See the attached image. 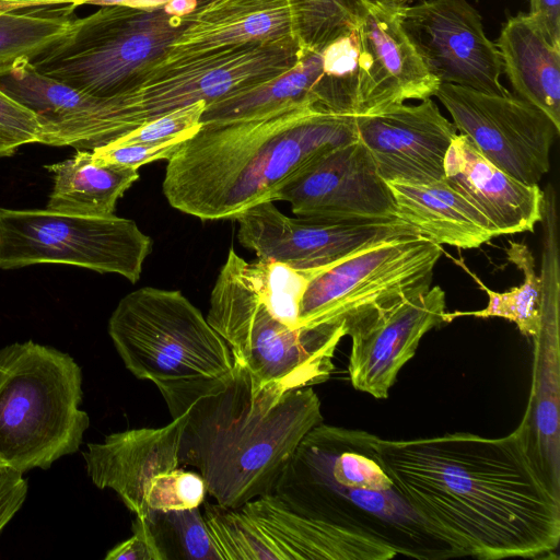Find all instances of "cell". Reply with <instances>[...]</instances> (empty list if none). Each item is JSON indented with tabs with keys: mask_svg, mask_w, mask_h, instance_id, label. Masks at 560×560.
Segmentation results:
<instances>
[{
	"mask_svg": "<svg viewBox=\"0 0 560 560\" xmlns=\"http://www.w3.org/2000/svg\"><path fill=\"white\" fill-rule=\"evenodd\" d=\"M0 464L22 474L78 452L90 425L74 359L32 340L2 348Z\"/></svg>",
	"mask_w": 560,
	"mask_h": 560,
	"instance_id": "5b68a950",
	"label": "cell"
},
{
	"mask_svg": "<svg viewBox=\"0 0 560 560\" xmlns=\"http://www.w3.org/2000/svg\"><path fill=\"white\" fill-rule=\"evenodd\" d=\"M187 140L177 137L159 143L117 144L107 142L92 149L93 159L102 164H119L139 170L140 166L159 161L170 160Z\"/></svg>",
	"mask_w": 560,
	"mask_h": 560,
	"instance_id": "8d00e7d4",
	"label": "cell"
},
{
	"mask_svg": "<svg viewBox=\"0 0 560 560\" xmlns=\"http://www.w3.org/2000/svg\"><path fill=\"white\" fill-rule=\"evenodd\" d=\"M506 255L508 259L523 271L524 283L500 293L487 288L472 275L480 288L488 294L487 306L479 311L445 313V323L459 316L502 317L516 324L518 330L525 336L534 337L538 334L541 326L544 282L536 273L534 257L525 244L515 242H510Z\"/></svg>",
	"mask_w": 560,
	"mask_h": 560,
	"instance_id": "83f0119b",
	"label": "cell"
},
{
	"mask_svg": "<svg viewBox=\"0 0 560 560\" xmlns=\"http://www.w3.org/2000/svg\"><path fill=\"white\" fill-rule=\"evenodd\" d=\"M133 0H73L70 3L72 7L77 8L82 4H93V5H113V4H129Z\"/></svg>",
	"mask_w": 560,
	"mask_h": 560,
	"instance_id": "7bdbcfd3",
	"label": "cell"
},
{
	"mask_svg": "<svg viewBox=\"0 0 560 560\" xmlns=\"http://www.w3.org/2000/svg\"><path fill=\"white\" fill-rule=\"evenodd\" d=\"M397 217L439 245L478 248L498 236L487 218L445 180L386 182Z\"/></svg>",
	"mask_w": 560,
	"mask_h": 560,
	"instance_id": "cb8c5ba5",
	"label": "cell"
},
{
	"mask_svg": "<svg viewBox=\"0 0 560 560\" xmlns=\"http://www.w3.org/2000/svg\"><path fill=\"white\" fill-rule=\"evenodd\" d=\"M45 168L54 182L46 209L78 215L114 214L117 200L139 178L137 168L96 162L91 150H77Z\"/></svg>",
	"mask_w": 560,
	"mask_h": 560,
	"instance_id": "484cf974",
	"label": "cell"
},
{
	"mask_svg": "<svg viewBox=\"0 0 560 560\" xmlns=\"http://www.w3.org/2000/svg\"><path fill=\"white\" fill-rule=\"evenodd\" d=\"M377 440L368 431L320 422L296 446L273 494L295 513L373 538L396 556L464 557L399 493L384 468Z\"/></svg>",
	"mask_w": 560,
	"mask_h": 560,
	"instance_id": "277c9868",
	"label": "cell"
},
{
	"mask_svg": "<svg viewBox=\"0 0 560 560\" xmlns=\"http://www.w3.org/2000/svg\"><path fill=\"white\" fill-rule=\"evenodd\" d=\"M445 306L444 291L430 287L353 327L348 334L352 340L348 364L352 386L374 398H387L421 338L445 324Z\"/></svg>",
	"mask_w": 560,
	"mask_h": 560,
	"instance_id": "d6986e66",
	"label": "cell"
},
{
	"mask_svg": "<svg viewBox=\"0 0 560 560\" xmlns=\"http://www.w3.org/2000/svg\"><path fill=\"white\" fill-rule=\"evenodd\" d=\"M357 139L355 116L316 105L200 124L167 160L163 192L173 208L200 220L235 219L254 206L276 201L283 185Z\"/></svg>",
	"mask_w": 560,
	"mask_h": 560,
	"instance_id": "3957f363",
	"label": "cell"
},
{
	"mask_svg": "<svg viewBox=\"0 0 560 560\" xmlns=\"http://www.w3.org/2000/svg\"><path fill=\"white\" fill-rule=\"evenodd\" d=\"M144 515L164 560H221L199 508L166 512L148 510Z\"/></svg>",
	"mask_w": 560,
	"mask_h": 560,
	"instance_id": "4dcf8cb0",
	"label": "cell"
},
{
	"mask_svg": "<svg viewBox=\"0 0 560 560\" xmlns=\"http://www.w3.org/2000/svg\"><path fill=\"white\" fill-rule=\"evenodd\" d=\"M207 487L200 474L175 468L154 476L145 492V504L152 511H178L199 508Z\"/></svg>",
	"mask_w": 560,
	"mask_h": 560,
	"instance_id": "836d02e7",
	"label": "cell"
},
{
	"mask_svg": "<svg viewBox=\"0 0 560 560\" xmlns=\"http://www.w3.org/2000/svg\"><path fill=\"white\" fill-rule=\"evenodd\" d=\"M529 7L549 43L560 48V0H529Z\"/></svg>",
	"mask_w": 560,
	"mask_h": 560,
	"instance_id": "f35d334b",
	"label": "cell"
},
{
	"mask_svg": "<svg viewBox=\"0 0 560 560\" xmlns=\"http://www.w3.org/2000/svg\"><path fill=\"white\" fill-rule=\"evenodd\" d=\"M240 244L258 259L301 270H322L372 245L420 234L399 218L319 221L290 218L273 201L254 206L236 217Z\"/></svg>",
	"mask_w": 560,
	"mask_h": 560,
	"instance_id": "5bb4252c",
	"label": "cell"
},
{
	"mask_svg": "<svg viewBox=\"0 0 560 560\" xmlns=\"http://www.w3.org/2000/svg\"><path fill=\"white\" fill-rule=\"evenodd\" d=\"M27 495V481L22 478L0 495V533L21 509Z\"/></svg>",
	"mask_w": 560,
	"mask_h": 560,
	"instance_id": "ab89813d",
	"label": "cell"
},
{
	"mask_svg": "<svg viewBox=\"0 0 560 560\" xmlns=\"http://www.w3.org/2000/svg\"><path fill=\"white\" fill-rule=\"evenodd\" d=\"M495 45L517 97L541 110L560 130V48L549 43L528 12L508 19Z\"/></svg>",
	"mask_w": 560,
	"mask_h": 560,
	"instance_id": "d4e9b609",
	"label": "cell"
},
{
	"mask_svg": "<svg viewBox=\"0 0 560 560\" xmlns=\"http://www.w3.org/2000/svg\"><path fill=\"white\" fill-rule=\"evenodd\" d=\"M72 1L73 0H0V14L42 7L61 5L72 3Z\"/></svg>",
	"mask_w": 560,
	"mask_h": 560,
	"instance_id": "60d3db41",
	"label": "cell"
},
{
	"mask_svg": "<svg viewBox=\"0 0 560 560\" xmlns=\"http://www.w3.org/2000/svg\"><path fill=\"white\" fill-rule=\"evenodd\" d=\"M3 360H4L3 350L0 349V374H1L2 369H3Z\"/></svg>",
	"mask_w": 560,
	"mask_h": 560,
	"instance_id": "ee69618b",
	"label": "cell"
},
{
	"mask_svg": "<svg viewBox=\"0 0 560 560\" xmlns=\"http://www.w3.org/2000/svg\"><path fill=\"white\" fill-rule=\"evenodd\" d=\"M40 137L36 115L0 89V158L24 144L39 143Z\"/></svg>",
	"mask_w": 560,
	"mask_h": 560,
	"instance_id": "d590c367",
	"label": "cell"
},
{
	"mask_svg": "<svg viewBox=\"0 0 560 560\" xmlns=\"http://www.w3.org/2000/svg\"><path fill=\"white\" fill-rule=\"evenodd\" d=\"M365 0H292L301 50H323L353 30Z\"/></svg>",
	"mask_w": 560,
	"mask_h": 560,
	"instance_id": "1f68e13d",
	"label": "cell"
},
{
	"mask_svg": "<svg viewBox=\"0 0 560 560\" xmlns=\"http://www.w3.org/2000/svg\"><path fill=\"white\" fill-rule=\"evenodd\" d=\"M300 55L296 43H273L159 63L139 85L114 97L118 137L174 109L200 101L207 105L272 79Z\"/></svg>",
	"mask_w": 560,
	"mask_h": 560,
	"instance_id": "7c38bea8",
	"label": "cell"
},
{
	"mask_svg": "<svg viewBox=\"0 0 560 560\" xmlns=\"http://www.w3.org/2000/svg\"><path fill=\"white\" fill-rule=\"evenodd\" d=\"M434 96L459 133L513 178L534 185L549 171L560 130L535 106L510 92L495 95L448 83H441Z\"/></svg>",
	"mask_w": 560,
	"mask_h": 560,
	"instance_id": "4fadbf2b",
	"label": "cell"
},
{
	"mask_svg": "<svg viewBox=\"0 0 560 560\" xmlns=\"http://www.w3.org/2000/svg\"><path fill=\"white\" fill-rule=\"evenodd\" d=\"M276 201H287L302 219L319 221L398 218L392 191L359 139L342 144L281 187Z\"/></svg>",
	"mask_w": 560,
	"mask_h": 560,
	"instance_id": "2e32d148",
	"label": "cell"
},
{
	"mask_svg": "<svg viewBox=\"0 0 560 560\" xmlns=\"http://www.w3.org/2000/svg\"><path fill=\"white\" fill-rule=\"evenodd\" d=\"M185 15V14H184ZM168 2L102 5L75 18L67 33L31 62L42 74L97 97L135 89L185 27Z\"/></svg>",
	"mask_w": 560,
	"mask_h": 560,
	"instance_id": "52a82bcc",
	"label": "cell"
},
{
	"mask_svg": "<svg viewBox=\"0 0 560 560\" xmlns=\"http://www.w3.org/2000/svg\"><path fill=\"white\" fill-rule=\"evenodd\" d=\"M172 419L185 415L179 466L196 468L225 508L271 494L304 435L323 422L313 387L252 389L247 370L160 390Z\"/></svg>",
	"mask_w": 560,
	"mask_h": 560,
	"instance_id": "7a4b0ae2",
	"label": "cell"
},
{
	"mask_svg": "<svg viewBox=\"0 0 560 560\" xmlns=\"http://www.w3.org/2000/svg\"><path fill=\"white\" fill-rule=\"evenodd\" d=\"M322 51L323 72L318 82L320 107L340 115L357 116L361 79L360 44L355 27L329 43Z\"/></svg>",
	"mask_w": 560,
	"mask_h": 560,
	"instance_id": "f546056e",
	"label": "cell"
},
{
	"mask_svg": "<svg viewBox=\"0 0 560 560\" xmlns=\"http://www.w3.org/2000/svg\"><path fill=\"white\" fill-rule=\"evenodd\" d=\"M392 1L400 2V3H407V2L412 1V0H392Z\"/></svg>",
	"mask_w": 560,
	"mask_h": 560,
	"instance_id": "f6af8a7d",
	"label": "cell"
},
{
	"mask_svg": "<svg viewBox=\"0 0 560 560\" xmlns=\"http://www.w3.org/2000/svg\"><path fill=\"white\" fill-rule=\"evenodd\" d=\"M107 329L126 369L159 390L234 370L226 342L177 290L144 287L128 293L113 311Z\"/></svg>",
	"mask_w": 560,
	"mask_h": 560,
	"instance_id": "ba28073f",
	"label": "cell"
},
{
	"mask_svg": "<svg viewBox=\"0 0 560 560\" xmlns=\"http://www.w3.org/2000/svg\"><path fill=\"white\" fill-rule=\"evenodd\" d=\"M441 245L422 234L372 245L316 272L303 293L300 327L357 325L430 289Z\"/></svg>",
	"mask_w": 560,
	"mask_h": 560,
	"instance_id": "9c48e42d",
	"label": "cell"
},
{
	"mask_svg": "<svg viewBox=\"0 0 560 560\" xmlns=\"http://www.w3.org/2000/svg\"><path fill=\"white\" fill-rule=\"evenodd\" d=\"M206 103L200 101L147 121L108 141L117 144L159 143L177 137L189 139L200 128ZM107 143V142H106Z\"/></svg>",
	"mask_w": 560,
	"mask_h": 560,
	"instance_id": "e575fe53",
	"label": "cell"
},
{
	"mask_svg": "<svg viewBox=\"0 0 560 560\" xmlns=\"http://www.w3.org/2000/svg\"><path fill=\"white\" fill-rule=\"evenodd\" d=\"M221 560H389L385 545L355 532L295 513L273 493L240 508L202 503Z\"/></svg>",
	"mask_w": 560,
	"mask_h": 560,
	"instance_id": "8fae6325",
	"label": "cell"
},
{
	"mask_svg": "<svg viewBox=\"0 0 560 560\" xmlns=\"http://www.w3.org/2000/svg\"><path fill=\"white\" fill-rule=\"evenodd\" d=\"M184 22L183 32L159 63L248 46L299 44L292 0H201Z\"/></svg>",
	"mask_w": 560,
	"mask_h": 560,
	"instance_id": "ffe728a7",
	"label": "cell"
},
{
	"mask_svg": "<svg viewBox=\"0 0 560 560\" xmlns=\"http://www.w3.org/2000/svg\"><path fill=\"white\" fill-rule=\"evenodd\" d=\"M74 10L67 3L0 14V67L43 54L67 33Z\"/></svg>",
	"mask_w": 560,
	"mask_h": 560,
	"instance_id": "f1b7e54d",
	"label": "cell"
},
{
	"mask_svg": "<svg viewBox=\"0 0 560 560\" xmlns=\"http://www.w3.org/2000/svg\"><path fill=\"white\" fill-rule=\"evenodd\" d=\"M185 415L160 428H139L89 443L82 452L92 482L112 489L136 516L147 514L145 492L158 474L179 467L178 452Z\"/></svg>",
	"mask_w": 560,
	"mask_h": 560,
	"instance_id": "44dd1931",
	"label": "cell"
},
{
	"mask_svg": "<svg viewBox=\"0 0 560 560\" xmlns=\"http://www.w3.org/2000/svg\"><path fill=\"white\" fill-rule=\"evenodd\" d=\"M322 72V51L302 50L285 72L207 104L200 124L255 119L305 105L320 107L318 82Z\"/></svg>",
	"mask_w": 560,
	"mask_h": 560,
	"instance_id": "4316f807",
	"label": "cell"
},
{
	"mask_svg": "<svg viewBox=\"0 0 560 560\" xmlns=\"http://www.w3.org/2000/svg\"><path fill=\"white\" fill-rule=\"evenodd\" d=\"M528 404L517 425L528 454L560 494V347L557 303L544 295Z\"/></svg>",
	"mask_w": 560,
	"mask_h": 560,
	"instance_id": "603a6c76",
	"label": "cell"
},
{
	"mask_svg": "<svg viewBox=\"0 0 560 560\" xmlns=\"http://www.w3.org/2000/svg\"><path fill=\"white\" fill-rule=\"evenodd\" d=\"M22 478V472L0 464V495L18 483Z\"/></svg>",
	"mask_w": 560,
	"mask_h": 560,
	"instance_id": "b9f144b4",
	"label": "cell"
},
{
	"mask_svg": "<svg viewBox=\"0 0 560 560\" xmlns=\"http://www.w3.org/2000/svg\"><path fill=\"white\" fill-rule=\"evenodd\" d=\"M404 4L365 0L355 31L360 44L358 115H369L409 100L434 96L440 81L432 75L401 24Z\"/></svg>",
	"mask_w": 560,
	"mask_h": 560,
	"instance_id": "e0dca14e",
	"label": "cell"
},
{
	"mask_svg": "<svg viewBox=\"0 0 560 560\" xmlns=\"http://www.w3.org/2000/svg\"><path fill=\"white\" fill-rule=\"evenodd\" d=\"M229 346L235 363L244 366L252 389L277 386L289 390L326 382L334 355L347 336L342 326L289 328L265 305L248 269L233 247L229 249L210 295L206 316Z\"/></svg>",
	"mask_w": 560,
	"mask_h": 560,
	"instance_id": "8992f818",
	"label": "cell"
},
{
	"mask_svg": "<svg viewBox=\"0 0 560 560\" xmlns=\"http://www.w3.org/2000/svg\"><path fill=\"white\" fill-rule=\"evenodd\" d=\"M444 180L487 218L497 235L533 232L542 219L545 196L538 184L513 178L464 135L457 133L447 150Z\"/></svg>",
	"mask_w": 560,
	"mask_h": 560,
	"instance_id": "7402d4cb",
	"label": "cell"
},
{
	"mask_svg": "<svg viewBox=\"0 0 560 560\" xmlns=\"http://www.w3.org/2000/svg\"><path fill=\"white\" fill-rule=\"evenodd\" d=\"M248 269L270 313L292 329L300 328V304L308 280L319 270H301L275 260L257 259Z\"/></svg>",
	"mask_w": 560,
	"mask_h": 560,
	"instance_id": "d6a6232c",
	"label": "cell"
},
{
	"mask_svg": "<svg viewBox=\"0 0 560 560\" xmlns=\"http://www.w3.org/2000/svg\"><path fill=\"white\" fill-rule=\"evenodd\" d=\"M357 137L385 180L433 183L444 179L447 150L457 129L429 97L355 116Z\"/></svg>",
	"mask_w": 560,
	"mask_h": 560,
	"instance_id": "ac0fdd59",
	"label": "cell"
},
{
	"mask_svg": "<svg viewBox=\"0 0 560 560\" xmlns=\"http://www.w3.org/2000/svg\"><path fill=\"white\" fill-rule=\"evenodd\" d=\"M401 24L428 71L440 83L504 95L497 45L467 0H423L404 4Z\"/></svg>",
	"mask_w": 560,
	"mask_h": 560,
	"instance_id": "9a60e30c",
	"label": "cell"
},
{
	"mask_svg": "<svg viewBox=\"0 0 560 560\" xmlns=\"http://www.w3.org/2000/svg\"><path fill=\"white\" fill-rule=\"evenodd\" d=\"M132 536L109 549L106 560H164L145 515L132 521Z\"/></svg>",
	"mask_w": 560,
	"mask_h": 560,
	"instance_id": "74e56055",
	"label": "cell"
},
{
	"mask_svg": "<svg viewBox=\"0 0 560 560\" xmlns=\"http://www.w3.org/2000/svg\"><path fill=\"white\" fill-rule=\"evenodd\" d=\"M152 240L130 219L0 207V269L65 264L140 279Z\"/></svg>",
	"mask_w": 560,
	"mask_h": 560,
	"instance_id": "30bf717a",
	"label": "cell"
},
{
	"mask_svg": "<svg viewBox=\"0 0 560 560\" xmlns=\"http://www.w3.org/2000/svg\"><path fill=\"white\" fill-rule=\"evenodd\" d=\"M384 468L412 510L464 557L551 559L560 494L516 428L503 438L467 432L378 438Z\"/></svg>",
	"mask_w": 560,
	"mask_h": 560,
	"instance_id": "6da1fadb",
	"label": "cell"
}]
</instances>
